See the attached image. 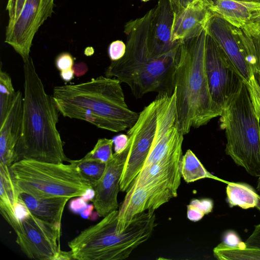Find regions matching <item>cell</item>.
I'll return each mask as SVG.
<instances>
[{
	"label": "cell",
	"instance_id": "28",
	"mask_svg": "<svg viewBox=\"0 0 260 260\" xmlns=\"http://www.w3.org/2000/svg\"><path fill=\"white\" fill-rule=\"evenodd\" d=\"M213 206V201L209 199L192 200L187 206V218L193 221L200 220L211 212Z\"/></svg>",
	"mask_w": 260,
	"mask_h": 260
},
{
	"label": "cell",
	"instance_id": "27",
	"mask_svg": "<svg viewBox=\"0 0 260 260\" xmlns=\"http://www.w3.org/2000/svg\"><path fill=\"white\" fill-rule=\"evenodd\" d=\"M113 145L112 139H99L92 150L88 152L84 157L87 159L106 164L113 156Z\"/></svg>",
	"mask_w": 260,
	"mask_h": 260
},
{
	"label": "cell",
	"instance_id": "23",
	"mask_svg": "<svg viewBox=\"0 0 260 260\" xmlns=\"http://www.w3.org/2000/svg\"><path fill=\"white\" fill-rule=\"evenodd\" d=\"M226 193L231 207L238 206L242 209L257 208L260 196L250 185L242 182H228Z\"/></svg>",
	"mask_w": 260,
	"mask_h": 260
},
{
	"label": "cell",
	"instance_id": "2",
	"mask_svg": "<svg viewBox=\"0 0 260 260\" xmlns=\"http://www.w3.org/2000/svg\"><path fill=\"white\" fill-rule=\"evenodd\" d=\"M24 96L21 133L16 147V161L69 162L56 128L58 110L48 94L31 57L24 63Z\"/></svg>",
	"mask_w": 260,
	"mask_h": 260
},
{
	"label": "cell",
	"instance_id": "17",
	"mask_svg": "<svg viewBox=\"0 0 260 260\" xmlns=\"http://www.w3.org/2000/svg\"><path fill=\"white\" fill-rule=\"evenodd\" d=\"M22 116V95L18 90L6 119L0 124V163L9 167L16 161L15 150L21 133Z\"/></svg>",
	"mask_w": 260,
	"mask_h": 260
},
{
	"label": "cell",
	"instance_id": "18",
	"mask_svg": "<svg viewBox=\"0 0 260 260\" xmlns=\"http://www.w3.org/2000/svg\"><path fill=\"white\" fill-rule=\"evenodd\" d=\"M182 156V150L143 168L129 186H139L158 180L168 183L177 192L181 182L179 164Z\"/></svg>",
	"mask_w": 260,
	"mask_h": 260
},
{
	"label": "cell",
	"instance_id": "38",
	"mask_svg": "<svg viewBox=\"0 0 260 260\" xmlns=\"http://www.w3.org/2000/svg\"><path fill=\"white\" fill-rule=\"evenodd\" d=\"M74 75L81 77L85 75L88 71L87 64L84 62H78L74 63L72 67Z\"/></svg>",
	"mask_w": 260,
	"mask_h": 260
},
{
	"label": "cell",
	"instance_id": "4",
	"mask_svg": "<svg viewBox=\"0 0 260 260\" xmlns=\"http://www.w3.org/2000/svg\"><path fill=\"white\" fill-rule=\"evenodd\" d=\"M206 36L204 29L199 36L181 43L174 86L179 128L184 135L222 113L209 90L205 66Z\"/></svg>",
	"mask_w": 260,
	"mask_h": 260
},
{
	"label": "cell",
	"instance_id": "15",
	"mask_svg": "<svg viewBox=\"0 0 260 260\" xmlns=\"http://www.w3.org/2000/svg\"><path fill=\"white\" fill-rule=\"evenodd\" d=\"M206 0H194L174 13L171 40L185 41L199 36L213 14Z\"/></svg>",
	"mask_w": 260,
	"mask_h": 260
},
{
	"label": "cell",
	"instance_id": "6",
	"mask_svg": "<svg viewBox=\"0 0 260 260\" xmlns=\"http://www.w3.org/2000/svg\"><path fill=\"white\" fill-rule=\"evenodd\" d=\"M225 153L250 175L260 176V125L247 85L243 82L220 116Z\"/></svg>",
	"mask_w": 260,
	"mask_h": 260
},
{
	"label": "cell",
	"instance_id": "3",
	"mask_svg": "<svg viewBox=\"0 0 260 260\" xmlns=\"http://www.w3.org/2000/svg\"><path fill=\"white\" fill-rule=\"evenodd\" d=\"M121 83L115 78L100 76L86 82L55 86L52 97L63 117L120 132L131 127L139 115L127 106Z\"/></svg>",
	"mask_w": 260,
	"mask_h": 260
},
{
	"label": "cell",
	"instance_id": "9",
	"mask_svg": "<svg viewBox=\"0 0 260 260\" xmlns=\"http://www.w3.org/2000/svg\"><path fill=\"white\" fill-rule=\"evenodd\" d=\"M157 108L155 98L139 113L137 121L127 132L129 143L120 181L121 191H126L146 160L156 131Z\"/></svg>",
	"mask_w": 260,
	"mask_h": 260
},
{
	"label": "cell",
	"instance_id": "39",
	"mask_svg": "<svg viewBox=\"0 0 260 260\" xmlns=\"http://www.w3.org/2000/svg\"><path fill=\"white\" fill-rule=\"evenodd\" d=\"M60 76L66 82H69L72 80L74 77V73L72 68L61 71Z\"/></svg>",
	"mask_w": 260,
	"mask_h": 260
},
{
	"label": "cell",
	"instance_id": "32",
	"mask_svg": "<svg viewBox=\"0 0 260 260\" xmlns=\"http://www.w3.org/2000/svg\"><path fill=\"white\" fill-rule=\"evenodd\" d=\"M74 64V58L69 53H62L55 59L56 67L60 71L72 68Z\"/></svg>",
	"mask_w": 260,
	"mask_h": 260
},
{
	"label": "cell",
	"instance_id": "29",
	"mask_svg": "<svg viewBox=\"0 0 260 260\" xmlns=\"http://www.w3.org/2000/svg\"><path fill=\"white\" fill-rule=\"evenodd\" d=\"M246 85L249 92L254 112L260 119V72L252 75Z\"/></svg>",
	"mask_w": 260,
	"mask_h": 260
},
{
	"label": "cell",
	"instance_id": "7",
	"mask_svg": "<svg viewBox=\"0 0 260 260\" xmlns=\"http://www.w3.org/2000/svg\"><path fill=\"white\" fill-rule=\"evenodd\" d=\"M19 192L40 198H67L83 196L93 189L74 165L23 159L10 167Z\"/></svg>",
	"mask_w": 260,
	"mask_h": 260
},
{
	"label": "cell",
	"instance_id": "37",
	"mask_svg": "<svg viewBox=\"0 0 260 260\" xmlns=\"http://www.w3.org/2000/svg\"><path fill=\"white\" fill-rule=\"evenodd\" d=\"M194 0H169L174 13L186 8Z\"/></svg>",
	"mask_w": 260,
	"mask_h": 260
},
{
	"label": "cell",
	"instance_id": "8",
	"mask_svg": "<svg viewBox=\"0 0 260 260\" xmlns=\"http://www.w3.org/2000/svg\"><path fill=\"white\" fill-rule=\"evenodd\" d=\"M22 204L18 214L21 227L16 233V242L29 258L59 260L62 251L60 247L61 226L36 217Z\"/></svg>",
	"mask_w": 260,
	"mask_h": 260
},
{
	"label": "cell",
	"instance_id": "21",
	"mask_svg": "<svg viewBox=\"0 0 260 260\" xmlns=\"http://www.w3.org/2000/svg\"><path fill=\"white\" fill-rule=\"evenodd\" d=\"M211 10L232 25L240 28L247 21L260 14V3L216 0Z\"/></svg>",
	"mask_w": 260,
	"mask_h": 260
},
{
	"label": "cell",
	"instance_id": "30",
	"mask_svg": "<svg viewBox=\"0 0 260 260\" xmlns=\"http://www.w3.org/2000/svg\"><path fill=\"white\" fill-rule=\"evenodd\" d=\"M108 52L111 61L118 60L125 53L126 44L121 40L114 41L109 45Z\"/></svg>",
	"mask_w": 260,
	"mask_h": 260
},
{
	"label": "cell",
	"instance_id": "16",
	"mask_svg": "<svg viewBox=\"0 0 260 260\" xmlns=\"http://www.w3.org/2000/svg\"><path fill=\"white\" fill-rule=\"evenodd\" d=\"M174 18V12L169 0H158L153 8L148 39L149 49L154 55L168 53L181 42L171 40Z\"/></svg>",
	"mask_w": 260,
	"mask_h": 260
},
{
	"label": "cell",
	"instance_id": "40",
	"mask_svg": "<svg viewBox=\"0 0 260 260\" xmlns=\"http://www.w3.org/2000/svg\"><path fill=\"white\" fill-rule=\"evenodd\" d=\"M234 1H241V2H247L260 3L259 0H234Z\"/></svg>",
	"mask_w": 260,
	"mask_h": 260
},
{
	"label": "cell",
	"instance_id": "34",
	"mask_svg": "<svg viewBox=\"0 0 260 260\" xmlns=\"http://www.w3.org/2000/svg\"><path fill=\"white\" fill-rule=\"evenodd\" d=\"M244 243L246 247L260 249V224L255 226L252 234Z\"/></svg>",
	"mask_w": 260,
	"mask_h": 260
},
{
	"label": "cell",
	"instance_id": "43",
	"mask_svg": "<svg viewBox=\"0 0 260 260\" xmlns=\"http://www.w3.org/2000/svg\"><path fill=\"white\" fill-rule=\"evenodd\" d=\"M141 1H142V2H148V1H149L150 0H141Z\"/></svg>",
	"mask_w": 260,
	"mask_h": 260
},
{
	"label": "cell",
	"instance_id": "22",
	"mask_svg": "<svg viewBox=\"0 0 260 260\" xmlns=\"http://www.w3.org/2000/svg\"><path fill=\"white\" fill-rule=\"evenodd\" d=\"M239 28L248 42V63L252 76L260 72V14L247 21Z\"/></svg>",
	"mask_w": 260,
	"mask_h": 260
},
{
	"label": "cell",
	"instance_id": "5",
	"mask_svg": "<svg viewBox=\"0 0 260 260\" xmlns=\"http://www.w3.org/2000/svg\"><path fill=\"white\" fill-rule=\"evenodd\" d=\"M118 210L82 231L68 243L73 259L118 260L127 258L147 241L156 226L154 211L136 216L123 231L118 228Z\"/></svg>",
	"mask_w": 260,
	"mask_h": 260
},
{
	"label": "cell",
	"instance_id": "35",
	"mask_svg": "<svg viewBox=\"0 0 260 260\" xmlns=\"http://www.w3.org/2000/svg\"><path fill=\"white\" fill-rule=\"evenodd\" d=\"M222 243L230 246L246 247L245 243L242 242L238 236L233 232L227 233Z\"/></svg>",
	"mask_w": 260,
	"mask_h": 260
},
{
	"label": "cell",
	"instance_id": "11",
	"mask_svg": "<svg viewBox=\"0 0 260 260\" xmlns=\"http://www.w3.org/2000/svg\"><path fill=\"white\" fill-rule=\"evenodd\" d=\"M54 0H25L19 17L8 23L5 43L10 45L24 62L29 57L34 36L53 12Z\"/></svg>",
	"mask_w": 260,
	"mask_h": 260
},
{
	"label": "cell",
	"instance_id": "25",
	"mask_svg": "<svg viewBox=\"0 0 260 260\" xmlns=\"http://www.w3.org/2000/svg\"><path fill=\"white\" fill-rule=\"evenodd\" d=\"M15 91L9 75L0 69V124L6 119L15 100Z\"/></svg>",
	"mask_w": 260,
	"mask_h": 260
},
{
	"label": "cell",
	"instance_id": "14",
	"mask_svg": "<svg viewBox=\"0 0 260 260\" xmlns=\"http://www.w3.org/2000/svg\"><path fill=\"white\" fill-rule=\"evenodd\" d=\"M126 155L125 150L121 153L114 152L112 158L106 164L103 175L93 187V205L100 217L106 216L118 207L117 196Z\"/></svg>",
	"mask_w": 260,
	"mask_h": 260
},
{
	"label": "cell",
	"instance_id": "42",
	"mask_svg": "<svg viewBox=\"0 0 260 260\" xmlns=\"http://www.w3.org/2000/svg\"><path fill=\"white\" fill-rule=\"evenodd\" d=\"M211 5V6H213L216 0H206Z\"/></svg>",
	"mask_w": 260,
	"mask_h": 260
},
{
	"label": "cell",
	"instance_id": "19",
	"mask_svg": "<svg viewBox=\"0 0 260 260\" xmlns=\"http://www.w3.org/2000/svg\"><path fill=\"white\" fill-rule=\"evenodd\" d=\"M19 194L9 167L0 163L1 213L16 233L21 227L16 212L19 203Z\"/></svg>",
	"mask_w": 260,
	"mask_h": 260
},
{
	"label": "cell",
	"instance_id": "10",
	"mask_svg": "<svg viewBox=\"0 0 260 260\" xmlns=\"http://www.w3.org/2000/svg\"><path fill=\"white\" fill-rule=\"evenodd\" d=\"M205 66L212 99L222 111L244 81L223 49L207 34Z\"/></svg>",
	"mask_w": 260,
	"mask_h": 260
},
{
	"label": "cell",
	"instance_id": "41",
	"mask_svg": "<svg viewBox=\"0 0 260 260\" xmlns=\"http://www.w3.org/2000/svg\"><path fill=\"white\" fill-rule=\"evenodd\" d=\"M256 189L258 191H259L260 192V176L259 177L258 181H257Z\"/></svg>",
	"mask_w": 260,
	"mask_h": 260
},
{
	"label": "cell",
	"instance_id": "26",
	"mask_svg": "<svg viewBox=\"0 0 260 260\" xmlns=\"http://www.w3.org/2000/svg\"><path fill=\"white\" fill-rule=\"evenodd\" d=\"M80 175L88 181L92 187L103 175L106 164L83 157L78 160H70Z\"/></svg>",
	"mask_w": 260,
	"mask_h": 260
},
{
	"label": "cell",
	"instance_id": "44",
	"mask_svg": "<svg viewBox=\"0 0 260 260\" xmlns=\"http://www.w3.org/2000/svg\"><path fill=\"white\" fill-rule=\"evenodd\" d=\"M259 1H260V0H259Z\"/></svg>",
	"mask_w": 260,
	"mask_h": 260
},
{
	"label": "cell",
	"instance_id": "12",
	"mask_svg": "<svg viewBox=\"0 0 260 260\" xmlns=\"http://www.w3.org/2000/svg\"><path fill=\"white\" fill-rule=\"evenodd\" d=\"M205 29L223 49L247 84L251 76L248 61L249 49L246 38L241 29L213 12Z\"/></svg>",
	"mask_w": 260,
	"mask_h": 260
},
{
	"label": "cell",
	"instance_id": "24",
	"mask_svg": "<svg viewBox=\"0 0 260 260\" xmlns=\"http://www.w3.org/2000/svg\"><path fill=\"white\" fill-rule=\"evenodd\" d=\"M179 169L181 176L186 183L193 182L205 178L220 181L227 184L229 182L209 172L190 149H188L182 155Z\"/></svg>",
	"mask_w": 260,
	"mask_h": 260
},
{
	"label": "cell",
	"instance_id": "13",
	"mask_svg": "<svg viewBox=\"0 0 260 260\" xmlns=\"http://www.w3.org/2000/svg\"><path fill=\"white\" fill-rule=\"evenodd\" d=\"M167 182L155 180L139 186H129L118 213L117 226L126 229L132 220L146 210L155 211L160 206L176 197Z\"/></svg>",
	"mask_w": 260,
	"mask_h": 260
},
{
	"label": "cell",
	"instance_id": "36",
	"mask_svg": "<svg viewBox=\"0 0 260 260\" xmlns=\"http://www.w3.org/2000/svg\"><path fill=\"white\" fill-rule=\"evenodd\" d=\"M86 202L81 197H79L70 202V208L73 212L81 213L87 207Z\"/></svg>",
	"mask_w": 260,
	"mask_h": 260
},
{
	"label": "cell",
	"instance_id": "33",
	"mask_svg": "<svg viewBox=\"0 0 260 260\" xmlns=\"http://www.w3.org/2000/svg\"><path fill=\"white\" fill-rule=\"evenodd\" d=\"M112 140L115 153H121L127 147L129 143V137L127 134H119L113 137Z\"/></svg>",
	"mask_w": 260,
	"mask_h": 260
},
{
	"label": "cell",
	"instance_id": "20",
	"mask_svg": "<svg viewBox=\"0 0 260 260\" xmlns=\"http://www.w3.org/2000/svg\"><path fill=\"white\" fill-rule=\"evenodd\" d=\"M70 199L40 198L19 192V200L36 217L49 223L61 226L63 212Z\"/></svg>",
	"mask_w": 260,
	"mask_h": 260
},
{
	"label": "cell",
	"instance_id": "1",
	"mask_svg": "<svg viewBox=\"0 0 260 260\" xmlns=\"http://www.w3.org/2000/svg\"><path fill=\"white\" fill-rule=\"evenodd\" d=\"M153 8L142 17L126 23V52L119 60L111 61L106 70L107 77L126 83L134 96L140 98L151 92L172 94L174 79L181 43L165 54L154 55L148 44Z\"/></svg>",
	"mask_w": 260,
	"mask_h": 260
},
{
	"label": "cell",
	"instance_id": "31",
	"mask_svg": "<svg viewBox=\"0 0 260 260\" xmlns=\"http://www.w3.org/2000/svg\"><path fill=\"white\" fill-rule=\"evenodd\" d=\"M25 0H8L6 10L8 12V23L14 21L19 16Z\"/></svg>",
	"mask_w": 260,
	"mask_h": 260
}]
</instances>
